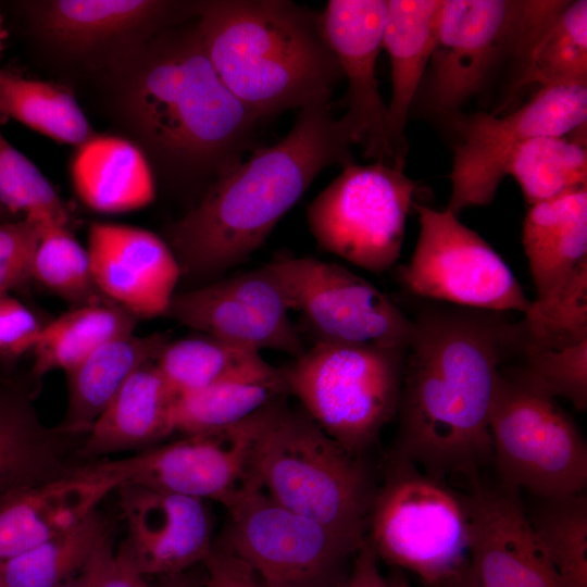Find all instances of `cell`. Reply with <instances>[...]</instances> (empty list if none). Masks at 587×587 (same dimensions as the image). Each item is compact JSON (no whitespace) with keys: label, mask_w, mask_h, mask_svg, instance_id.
Here are the masks:
<instances>
[{"label":"cell","mask_w":587,"mask_h":587,"mask_svg":"<svg viewBox=\"0 0 587 587\" xmlns=\"http://www.w3.org/2000/svg\"><path fill=\"white\" fill-rule=\"evenodd\" d=\"M417 183L384 162L350 163L308 205L319 247L382 274L398 261Z\"/></svg>","instance_id":"cell-9"},{"label":"cell","mask_w":587,"mask_h":587,"mask_svg":"<svg viewBox=\"0 0 587 587\" xmlns=\"http://www.w3.org/2000/svg\"><path fill=\"white\" fill-rule=\"evenodd\" d=\"M120 485L105 461H99L4 496L0 499V561L75 527Z\"/></svg>","instance_id":"cell-21"},{"label":"cell","mask_w":587,"mask_h":587,"mask_svg":"<svg viewBox=\"0 0 587 587\" xmlns=\"http://www.w3.org/2000/svg\"><path fill=\"white\" fill-rule=\"evenodd\" d=\"M587 85H552L538 91L514 112L499 117L477 112L455 122L451 195L447 207L454 215L490 204L503 179L508 154L521 142L541 136H566L585 126Z\"/></svg>","instance_id":"cell-13"},{"label":"cell","mask_w":587,"mask_h":587,"mask_svg":"<svg viewBox=\"0 0 587 587\" xmlns=\"http://www.w3.org/2000/svg\"><path fill=\"white\" fill-rule=\"evenodd\" d=\"M87 250L95 284L107 300L137 319L164 316L182 278L165 240L140 227L93 223Z\"/></svg>","instance_id":"cell-20"},{"label":"cell","mask_w":587,"mask_h":587,"mask_svg":"<svg viewBox=\"0 0 587 587\" xmlns=\"http://www.w3.org/2000/svg\"><path fill=\"white\" fill-rule=\"evenodd\" d=\"M43 325L21 301L0 295V354L17 357L32 351Z\"/></svg>","instance_id":"cell-42"},{"label":"cell","mask_w":587,"mask_h":587,"mask_svg":"<svg viewBox=\"0 0 587 587\" xmlns=\"http://www.w3.org/2000/svg\"><path fill=\"white\" fill-rule=\"evenodd\" d=\"M470 587H473V585L471 584Z\"/></svg>","instance_id":"cell-52"},{"label":"cell","mask_w":587,"mask_h":587,"mask_svg":"<svg viewBox=\"0 0 587 587\" xmlns=\"http://www.w3.org/2000/svg\"><path fill=\"white\" fill-rule=\"evenodd\" d=\"M170 337L134 332L115 337L87 355L67 376V408L59 427L68 435H86L126 380L146 363L155 361Z\"/></svg>","instance_id":"cell-25"},{"label":"cell","mask_w":587,"mask_h":587,"mask_svg":"<svg viewBox=\"0 0 587 587\" xmlns=\"http://www.w3.org/2000/svg\"><path fill=\"white\" fill-rule=\"evenodd\" d=\"M176 4L151 0H53L36 10L39 27L49 38L85 50L132 30L165 23Z\"/></svg>","instance_id":"cell-28"},{"label":"cell","mask_w":587,"mask_h":587,"mask_svg":"<svg viewBox=\"0 0 587 587\" xmlns=\"http://www.w3.org/2000/svg\"><path fill=\"white\" fill-rule=\"evenodd\" d=\"M336 587H388L378 567V558L367 540L355 551L345 578Z\"/></svg>","instance_id":"cell-45"},{"label":"cell","mask_w":587,"mask_h":587,"mask_svg":"<svg viewBox=\"0 0 587 587\" xmlns=\"http://www.w3.org/2000/svg\"><path fill=\"white\" fill-rule=\"evenodd\" d=\"M136 320L108 300L74 307L43 325L32 350L34 373L67 372L104 342L133 333Z\"/></svg>","instance_id":"cell-31"},{"label":"cell","mask_w":587,"mask_h":587,"mask_svg":"<svg viewBox=\"0 0 587 587\" xmlns=\"http://www.w3.org/2000/svg\"><path fill=\"white\" fill-rule=\"evenodd\" d=\"M517 347L560 350L587 339V259L562 284L530 302L513 324Z\"/></svg>","instance_id":"cell-36"},{"label":"cell","mask_w":587,"mask_h":587,"mask_svg":"<svg viewBox=\"0 0 587 587\" xmlns=\"http://www.w3.org/2000/svg\"><path fill=\"white\" fill-rule=\"evenodd\" d=\"M71 172L78 198L97 212L138 210L155 196L147 158L136 145L117 136L95 134L78 147Z\"/></svg>","instance_id":"cell-24"},{"label":"cell","mask_w":587,"mask_h":587,"mask_svg":"<svg viewBox=\"0 0 587 587\" xmlns=\"http://www.w3.org/2000/svg\"><path fill=\"white\" fill-rule=\"evenodd\" d=\"M126 523V545L145 575L170 576L203 562L213 547L203 500L124 483L115 490Z\"/></svg>","instance_id":"cell-19"},{"label":"cell","mask_w":587,"mask_h":587,"mask_svg":"<svg viewBox=\"0 0 587 587\" xmlns=\"http://www.w3.org/2000/svg\"><path fill=\"white\" fill-rule=\"evenodd\" d=\"M521 353L526 376L552 397L569 400L576 410L587 408V339L560 350H536L512 345Z\"/></svg>","instance_id":"cell-40"},{"label":"cell","mask_w":587,"mask_h":587,"mask_svg":"<svg viewBox=\"0 0 587 587\" xmlns=\"http://www.w3.org/2000/svg\"><path fill=\"white\" fill-rule=\"evenodd\" d=\"M283 395L289 394L282 370L268 378L228 379L178 395L174 432L188 436L233 426Z\"/></svg>","instance_id":"cell-33"},{"label":"cell","mask_w":587,"mask_h":587,"mask_svg":"<svg viewBox=\"0 0 587 587\" xmlns=\"http://www.w3.org/2000/svg\"><path fill=\"white\" fill-rule=\"evenodd\" d=\"M154 363L177 396L223 380L268 378L280 372L259 351L201 333L168 340Z\"/></svg>","instance_id":"cell-29"},{"label":"cell","mask_w":587,"mask_h":587,"mask_svg":"<svg viewBox=\"0 0 587 587\" xmlns=\"http://www.w3.org/2000/svg\"><path fill=\"white\" fill-rule=\"evenodd\" d=\"M60 428L40 424L22 399L0 394V499L10 492L73 473L78 449Z\"/></svg>","instance_id":"cell-26"},{"label":"cell","mask_w":587,"mask_h":587,"mask_svg":"<svg viewBox=\"0 0 587 587\" xmlns=\"http://www.w3.org/2000/svg\"><path fill=\"white\" fill-rule=\"evenodd\" d=\"M226 509L227 522L215 542L270 587H336L359 549L249 483Z\"/></svg>","instance_id":"cell-10"},{"label":"cell","mask_w":587,"mask_h":587,"mask_svg":"<svg viewBox=\"0 0 587 587\" xmlns=\"http://www.w3.org/2000/svg\"><path fill=\"white\" fill-rule=\"evenodd\" d=\"M283 395L263 409L248 483L359 548L375 495L362 457L352 455Z\"/></svg>","instance_id":"cell-5"},{"label":"cell","mask_w":587,"mask_h":587,"mask_svg":"<svg viewBox=\"0 0 587 587\" xmlns=\"http://www.w3.org/2000/svg\"><path fill=\"white\" fill-rule=\"evenodd\" d=\"M7 37H8V34H7V30L3 26V23H2V20L0 17V53L2 52L3 48H4V42L7 40Z\"/></svg>","instance_id":"cell-49"},{"label":"cell","mask_w":587,"mask_h":587,"mask_svg":"<svg viewBox=\"0 0 587 587\" xmlns=\"http://www.w3.org/2000/svg\"><path fill=\"white\" fill-rule=\"evenodd\" d=\"M503 313L427 307L413 320L392 462L438 480L492 461L489 413L513 324Z\"/></svg>","instance_id":"cell-1"},{"label":"cell","mask_w":587,"mask_h":587,"mask_svg":"<svg viewBox=\"0 0 587 587\" xmlns=\"http://www.w3.org/2000/svg\"><path fill=\"white\" fill-rule=\"evenodd\" d=\"M124 113L162 168L209 186L252 149L261 118L224 85L198 23L145 49L122 99Z\"/></svg>","instance_id":"cell-3"},{"label":"cell","mask_w":587,"mask_h":587,"mask_svg":"<svg viewBox=\"0 0 587 587\" xmlns=\"http://www.w3.org/2000/svg\"><path fill=\"white\" fill-rule=\"evenodd\" d=\"M110 532L96 510L70 530L0 561V577L7 587H61L86 566Z\"/></svg>","instance_id":"cell-34"},{"label":"cell","mask_w":587,"mask_h":587,"mask_svg":"<svg viewBox=\"0 0 587 587\" xmlns=\"http://www.w3.org/2000/svg\"><path fill=\"white\" fill-rule=\"evenodd\" d=\"M352 145L329 101L301 108L280 141L254 149L170 226L166 242L182 277L201 286L249 261L324 168L354 162Z\"/></svg>","instance_id":"cell-2"},{"label":"cell","mask_w":587,"mask_h":587,"mask_svg":"<svg viewBox=\"0 0 587 587\" xmlns=\"http://www.w3.org/2000/svg\"><path fill=\"white\" fill-rule=\"evenodd\" d=\"M407 349L319 341L280 370L300 408L347 452L362 457L397 415Z\"/></svg>","instance_id":"cell-6"},{"label":"cell","mask_w":587,"mask_h":587,"mask_svg":"<svg viewBox=\"0 0 587 587\" xmlns=\"http://www.w3.org/2000/svg\"><path fill=\"white\" fill-rule=\"evenodd\" d=\"M95 587H149L124 541L114 549L108 535L96 551Z\"/></svg>","instance_id":"cell-43"},{"label":"cell","mask_w":587,"mask_h":587,"mask_svg":"<svg viewBox=\"0 0 587 587\" xmlns=\"http://www.w3.org/2000/svg\"><path fill=\"white\" fill-rule=\"evenodd\" d=\"M388 587H410L409 584L399 576H394L390 579H387Z\"/></svg>","instance_id":"cell-48"},{"label":"cell","mask_w":587,"mask_h":587,"mask_svg":"<svg viewBox=\"0 0 587 587\" xmlns=\"http://www.w3.org/2000/svg\"><path fill=\"white\" fill-rule=\"evenodd\" d=\"M538 84L587 85V1H569L528 53L510 84L512 97Z\"/></svg>","instance_id":"cell-35"},{"label":"cell","mask_w":587,"mask_h":587,"mask_svg":"<svg viewBox=\"0 0 587 587\" xmlns=\"http://www.w3.org/2000/svg\"><path fill=\"white\" fill-rule=\"evenodd\" d=\"M284 270L299 333L313 344L341 342L408 348L409 319L365 278L334 262L312 257L277 255Z\"/></svg>","instance_id":"cell-15"},{"label":"cell","mask_w":587,"mask_h":587,"mask_svg":"<svg viewBox=\"0 0 587 587\" xmlns=\"http://www.w3.org/2000/svg\"><path fill=\"white\" fill-rule=\"evenodd\" d=\"M442 4V0H387L383 49L387 51L391 66L388 135L395 167L399 170H403L408 152L409 111L436 43Z\"/></svg>","instance_id":"cell-22"},{"label":"cell","mask_w":587,"mask_h":587,"mask_svg":"<svg viewBox=\"0 0 587 587\" xmlns=\"http://www.w3.org/2000/svg\"><path fill=\"white\" fill-rule=\"evenodd\" d=\"M161 587H202L193 577L186 572L164 576ZM205 587V584L204 586Z\"/></svg>","instance_id":"cell-47"},{"label":"cell","mask_w":587,"mask_h":587,"mask_svg":"<svg viewBox=\"0 0 587 587\" xmlns=\"http://www.w3.org/2000/svg\"><path fill=\"white\" fill-rule=\"evenodd\" d=\"M43 225L26 217L0 222V295L32 277L33 259Z\"/></svg>","instance_id":"cell-41"},{"label":"cell","mask_w":587,"mask_h":587,"mask_svg":"<svg viewBox=\"0 0 587 587\" xmlns=\"http://www.w3.org/2000/svg\"><path fill=\"white\" fill-rule=\"evenodd\" d=\"M522 245L536 298L566 280L587 259V188L529 205Z\"/></svg>","instance_id":"cell-27"},{"label":"cell","mask_w":587,"mask_h":587,"mask_svg":"<svg viewBox=\"0 0 587 587\" xmlns=\"http://www.w3.org/2000/svg\"><path fill=\"white\" fill-rule=\"evenodd\" d=\"M196 13L217 75L261 120L329 101L344 78L321 12L287 0H213Z\"/></svg>","instance_id":"cell-4"},{"label":"cell","mask_w":587,"mask_h":587,"mask_svg":"<svg viewBox=\"0 0 587 587\" xmlns=\"http://www.w3.org/2000/svg\"><path fill=\"white\" fill-rule=\"evenodd\" d=\"M387 0H330L321 12L324 37L348 88L341 116L353 145L375 162L395 166L388 135L387 105L378 88L376 61L383 49Z\"/></svg>","instance_id":"cell-17"},{"label":"cell","mask_w":587,"mask_h":587,"mask_svg":"<svg viewBox=\"0 0 587 587\" xmlns=\"http://www.w3.org/2000/svg\"><path fill=\"white\" fill-rule=\"evenodd\" d=\"M420 234L411 261L399 278L411 294L458 307L491 312L530 305L514 274L476 232L449 210L413 202Z\"/></svg>","instance_id":"cell-11"},{"label":"cell","mask_w":587,"mask_h":587,"mask_svg":"<svg viewBox=\"0 0 587 587\" xmlns=\"http://www.w3.org/2000/svg\"><path fill=\"white\" fill-rule=\"evenodd\" d=\"M0 113L55 141L79 147L95 134L65 86L0 70Z\"/></svg>","instance_id":"cell-32"},{"label":"cell","mask_w":587,"mask_h":587,"mask_svg":"<svg viewBox=\"0 0 587 587\" xmlns=\"http://www.w3.org/2000/svg\"><path fill=\"white\" fill-rule=\"evenodd\" d=\"M202 563L205 587H270L251 566L215 541Z\"/></svg>","instance_id":"cell-44"},{"label":"cell","mask_w":587,"mask_h":587,"mask_svg":"<svg viewBox=\"0 0 587 587\" xmlns=\"http://www.w3.org/2000/svg\"><path fill=\"white\" fill-rule=\"evenodd\" d=\"M101 545V544H100ZM99 548V547H98ZM96 552L86 566L61 587H95Z\"/></svg>","instance_id":"cell-46"},{"label":"cell","mask_w":587,"mask_h":587,"mask_svg":"<svg viewBox=\"0 0 587 587\" xmlns=\"http://www.w3.org/2000/svg\"><path fill=\"white\" fill-rule=\"evenodd\" d=\"M515 0H444L436 43L414 103L432 116L455 122L484 90L519 40Z\"/></svg>","instance_id":"cell-12"},{"label":"cell","mask_w":587,"mask_h":587,"mask_svg":"<svg viewBox=\"0 0 587 587\" xmlns=\"http://www.w3.org/2000/svg\"><path fill=\"white\" fill-rule=\"evenodd\" d=\"M366 538L378 559L425 584H440L458 574L469 557L462 495L413 464L392 462L375 491Z\"/></svg>","instance_id":"cell-8"},{"label":"cell","mask_w":587,"mask_h":587,"mask_svg":"<svg viewBox=\"0 0 587 587\" xmlns=\"http://www.w3.org/2000/svg\"><path fill=\"white\" fill-rule=\"evenodd\" d=\"M154 362L139 367L91 425L78 449L82 460L146 447L174 433L177 394Z\"/></svg>","instance_id":"cell-23"},{"label":"cell","mask_w":587,"mask_h":587,"mask_svg":"<svg viewBox=\"0 0 587 587\" xmlns=\"http://www.w3.org/2000/svg\"><path fill=\"white\" fill-rule=\"evenodd\" d=\"M501 486L537 498L584 492L587 445L572 417L517 366H500L489 413Z\"/></svg>","instance_id":"cell-7"},{"label":"cell","mask_w":587,"mask_h":587,"mask_svg":"<svg viewBox=\"0 0 587 587\" xmlns=\"http://www.w3.org/2000/svg\"><path fill=\"white\" fill-rule=\"evenodd\" d=\"M528 521L565 587H587L585 492L538 498Z\"/></svg>","instance_id":"cell-37"},{"label":"cell","mask_w":587,"mask_h":587,"mask_svg":"<svg viewBox=\"0 0 587 587\" xmlns=\"http://www.w3.org/2000/svg\"><path fill=\"white\" fill-rule=\"evenodd\" d=\"M541 136L519 143L507 157L502 177L517 182L528 205L587 188L586 134Z\"/></svg>","instance_id":"cell-30"},{"label":"cell","mask_w":587,"mask_h":587,"mask_svg":"<svg viewBox=\"0 0 587 587\" xmlns=\"http://www.w3.org/2000/svg\"><path fill=\"white\" fill-rule=\"evenodd\" d=\"M7 212L8 211L0 205V222L7 216Z\"/></svg>","instance_id":"cell-50"},{"label":"cell","mask_w":587,"mask_h":587,"mask_svg":"<svg viewBox=\"0 0 587 587\" xmlns=\"http://www.w3.org/2000/svg\"><path fill=\"white\" fill-rule=\"evenodd\" d=\"M263 409L233 426L188 435L126 459L105 461L107 465L121 485L209 499L226 508L248 483Z\"/></svg>","instance_id":"cell-16"},{"label":"cell","mask_w":587,"mask_h":587,"mask_svg":"<svg viewBox=\"0 0 587 587\" xmlns=\"http://www.w3.org/2000/svg\"><path fill=\"white\" fill-rule=\"evenodd\" d=\"M0 587H7L3 580L1 579V577H0Z\"/></svg>","instance_id":"cell-51"},{"label":"cell","mask_w":587,"mask_h":587,"mask_svg":"<svg viewBox=\"0 0 587 587\" xmlns=\"http://www.w3.org/2000/svg\"><path fill=\"white\" fill-rule=\"evenodd\" d=\"M290 310L289 286L275 257L251 271L175 292L164 316L259 352L268 349L297 358L307 348Z\"/></svg>","instance_id":"cell-14"},{"label":"cell","mask_w":587,"mask_h":587,"mask_svg":"<svg viewBox=\"0 0 587 587\" xmlns=\"http://www.w3.org/2000/svg\"><path fill=\"white\" fill-rule=\"evenodd\" d=\"M0 113V126L7 122ZM0 205L41 224L66 225L64 201L38 167L8 141L0 128Z\"/></svg>","instance_id":"cell-39"},{"label":"cell","mask_w":587,"mask_h":587,"mask_svg":"<svg viewBox=\"0 0 587 587\" xmlns=\"http://www.w3.org/2000/svg\"><path fill=\"white\" fill-rule=\"evenodd\" d=\"M32 277L74 307L107 300L95 284L87 248L64 224L42 226Z\"/></svg>","instance_id":"cell-38"},{"label":"cell","mask_w":587,"mask_h":587,"mask_svg":"<svg viewBox=\"0 0 587 587\" xmlns=\"http://www.w3.org/2000/svg\"><path fill=\"white\" fill-rule=\"evenodd\" d=\"M462 499L473 587H565L533 530L520 492L475 483Z\"/></svg>","instance_id":"cell-18"}]
</instances>
